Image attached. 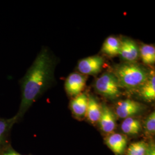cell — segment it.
<instances>
[{
    "mask_svg": "<svg viewBox=\"0 0 155 155\" xmlns=\"http://www.w3.org/2000/svg\"><path fill=\"white\" fill-rule=\"evenodd\" d=\"M87 78L80 73H72L67 78L65 82V89L71 96L77 97L82 93L86 86Z\"/></svg>",
    "mask_w": 155,
    "mask_h": 155,
    "instance_id": "8992f818",
    "label": "cell"
},
{
    "mask_svg": "<svg viewBox=\"0 0 155 155\" xmlns=\"http://www.w3.org/2000/svg\"><path fill=\"white\" fill-rule=\"evenodd\" d=\"M1 155H23L17 152L12 147L11 144L9 145L5 150H4Z\"/></svg>",
    "mask_w": 155,
    "mask_h": 155,
    "instance_id": "d6986e66",
    "label": "cell"
},
{
    "mask_svg": "<svg viewBox=\"0 0 155 155\" xmlns=\"http://www.w3.org/2000/svg\"><path fill=\"white\" fill-rule=\"evenodd\" d=\"M101 114V105L93 96H89L86 117L90 122H98Z\"/></svg>",
    "mask_w": 155,
    "mask_h": 155,
    "instance_id": "4fadbf2b",
    "label": "cell"
},
{
    "mask_svg": "<svg viewBox=\"0 0 155 155\" xmlns=\"http://www.w3.org/2000/svg\"><path fill=\"white\" fill-rule=\"evenodd\" d=\"M17 122L15 115L11 118H2L0 117V155L11 144L10 136L12 129Z\"/></svg>",
    "mask_w": 155,
    "mask_h": 155,
    "instance_id": "52a82bcc",
    "label": "cell"
},
{
    "mask_svg": "<svg viewBox=\"0 0 155 155\" xmlns=\"http://www.w3.org/2000/svg\"><path fill=\"white\" fill-rule=\"evenodd\" d=\"M144 127L145 133L148 135H153L155 132V111L152 112L147 117Z\"/></svg>",
    "mask_w": 155,
    "mask_h": 155,
    "instance_id": "ac0fdd59",
    "label": "cell"
},
{
    "mask_svg": "<svg viewBox=\"0 0 155 155\" xmlns=\"http://www.w3.org/2000/svg\"><path fill=\"white\" fill-rule=\"evenodd\" d=\"M122 132L129 135H134L141 130V124L137 119L132 117L125 118L121 125Z\"/></svg>",
    "mask_w": 155,
    "mask_h": 155,
    "instance_id": "9a60e30c",
    "label": "cell"
},
{
    "mask_svg": "<svg viewBox=\"0 0 155 155\" xmlns=\"http://www.w3.org/2000/svg\"><path fill=\"white\" fill-rule=\"evenodd\" d=\"M140 57L147 65L153 64L155 62V49L152 45H142L139 48Z\"/></svg>",
    "mask_w": 155,
    "mask_h": 155,
    "instance_id": "2e32d148",
    "label": "cell"
},
{
    "mask_svg": "<svg viewBox=\"0 0 155 155\" xmlns=\"http://www.w3.org/2000/svg\"><path fill=\"white\" fill-rule=\"evenodd\" d=\"M145 155H155V145L153 141H150L148 144Z\"/></svg>",
    "mask_w": 155,
    "mask_h": 155,
    "instance_id": "ffe728a7",
    "label": "cell"
},
{
    "mask_svg": "<svg viewBox=\"0 0 155 155\" xmlns=\"http://www.w3.org/2000/svg\"><path fill=\"white\" fill-rule=\"evenodd\" d=\"M106 143L116 155H122L127 146V137L120 133L111 134L106 139Z\"/></svg>",
    "mask_w": 155,
    "mask_h": 155,
    "instance_id": "30bf717a",
    "label": "cell"
},
{
    "mask_svg": "<svg viewBox=\"0 0 155 155\" xmlns=\"http://www.w3.org/2000/svg\"><path fill=\"white\" fill-rule=\"evenodd\" d=\"M144 106L139 102L131 100L119 101L116 106V115L121 118H127L140 113Z\"/></svg>",
    "mask_w": 155,
    "mask_h": 155,
    "instance_id": "5b68a950",
    "label": "cell"
},
{
    "mask_svg": "<svg viewBox=\"0 0 155 155\" xmlns=\"http://www.w3.org/2000/svg\"><path fill=\"white\" fill-rule=\"evenodd\" d=\"M94 87L97 93L110 100L116 99L121 94V88L112 72L103 74L95 81Z\"/></svg>",
    "mask_w": 155,
    "mask_h": 155,
    "instance_id": "3957f363",
    "label": "cell"
},
{
    "mask_svg": "<svg viewBox=\"0 0 155 155\" xmlns=\"http://www.w3.org/2000/svg\"><path fill=\"white\" fill-rule=\"evenodd\" d=\"M104 63V58L101 56H89L78 62V70L84 75H95L101 71Z\"/></svg>",
    "mask_w": 155,
    "mask_h": 155,
    "instance_id": "277c9868",
    "label": "cell"
},
{
    "mask_svg": "<svg viewBox=\"0 0 155 155\" xmlns=\"http://www.w3.org/2000/svg\"><path fill=\"white\" fill-rule=\"evenodd\" d=\"M121 41L114 36H109L104 43L102 51L106 55L113 57L119 55Z\"/></svg>",
    "mask_w": 155,
    "mask_h": 155,
    "instance_id": "5bb4252c",
    "label": "cell"
},
{
    "mask_svg": "<svg viewBox=\"0 0 155 155\" xmlns=\"http://www.w3.org/2000/svg\"><path fill=\"white\" fill-rule=\"evenodd\" d=\"M56 63L55 56L49 48L44 47L24 76L19 80L21 102L15 114L17 122L22 120L31 106L52 85Z\"/></svg>",
    "mask_w": 155,
    "mask_h": 155,
    "instance_id": "6da1fadb",
    "label": "cell"
},
{
    "mask_svg": "<svg viewBox=\"0 0 155 155\" xmlns=\"http://www.w3.org/2000/svg\"><path fill=\"white\" fill-rule=\"evenodd\" d=\"M89 96L85 93H81L71 101L70 106L73 114L78 117L86 116Z\"/></svg>",
    "mask_w": 155,
    "mask_h": 155,
    "instance_id": "7c38bea8",
    "label": "cell"
},
{
    "mask_svg": "<svg viewBox=\"0 0 155 155\" xmlns=\"http://www.w3.org/2000/svg\"><path fill=\"white\" fill-rule=\"evenodd\" d=\"M119 55L125 62H136L140 57L139 47L133 40L124 38L120 40Z\"/></svg>",
    "mask_w": 155,
    "mask_h": 155,
    "instance_id": "ba28073f",
    "label": "cell"
},
{
    "mask_svg": "<svg viewBox=\"0 0 155 155\" xmlns=\"http://www.w3.org/2000/svg\"><path fill=\"white\" fill-rule=\"evenodd\" d=\"M98 122L101 129L105 133H111L116 129V114L105 104L101 105V114Z\"/></svg>",
    "mask_w": 155,
    "mask_h": 155,
    "instance_id": "9c48e42d",
    "label": "cell"
},
{
    "mask_svg": "<svg viewBox=\"0 0 155 155\" xmlns=\"http://www.w3.org/2000/svg\"><path fill=\"white\" fill-rule=\"evenodd\" d=\"M149 70L137 62H124L114 67L113 73L121 88L137 90L149 77Z\"/></svg>",
    "mask_w": 155,
    "mask_h": 155,
    "instance_id": "7a4b0ae2",
    "label": "cell"
},
{
    "mask_svg": "<svg viewBox=\"0 0 155 155\" xmlns=\"http://www.w3.org/2000/svg\"><path fill=\"white\" fill-rule=\"evenodd\" d=\"M148 143L143 141L130 144L127 148V155H145Z\"/></svg>",
    "mask_w": 155,
    "mask_h": 155,
    "instance_id": "e0dca14e",
    "label": "cell"
},
{
    "mask_svg": "<svg viewBox=\"0 0 155 155\" xmlns=\"http://www.w3.org/2000/svg\"><path fill=\"white\" fill-rule=\"evenodd\" d=\"M140 96L147 102L155 99V75L153 71L150 72L149 77L137 90Z\"/></svg>",
    "mask_w": 155,
    "mask_h": 155,
    "instance_id": "8fae6325",
    "label": "cell"
}]
</instances>
